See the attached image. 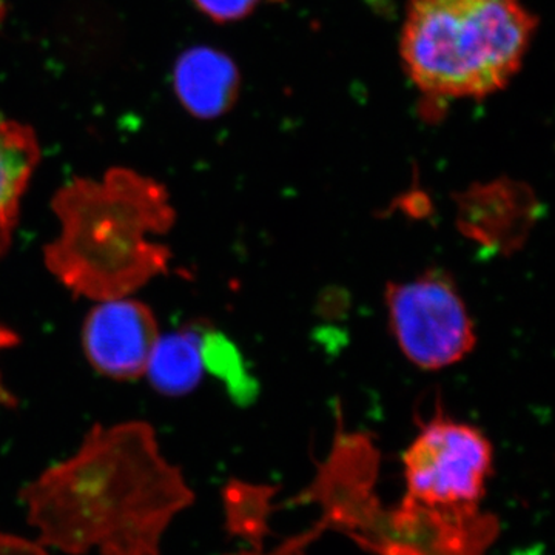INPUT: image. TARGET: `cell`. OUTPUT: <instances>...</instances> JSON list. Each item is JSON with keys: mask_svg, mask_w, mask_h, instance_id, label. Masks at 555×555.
<instances>
[{"mask_svg": "<svg viewBox=\"0 0 555 555\" xmlns=\"http://www.w3.org/2000/svg\"><path fill=\"white\" fill-rule=\"evenodd\" d=\"M40 545L65 555H160L175 518L195 500L145 422L96 425L75 454L21 492Z\"/></svg>", "mask_w": 555, "mask_h": 555, "instance_id": "cell-1", "label": "cell"}, {"mask_svg": "<svg viewBox=\"0 0 555 555\" xmlns=\"http://www.w3.org/2000/svg\"><path fill=\"white\" fill-rule=\"evenodd\" d=\"M60 235L43 248L51 275L75 297H130L169 272L171 251L155 241L175 224L166 188L129 169L101 181L78 178L51 201Z\"/></svg>", "mask_w": 555, "mask_h": 555, "instance_id": "cell-2", "label": "cell"}, {"mask_svg": "<svg viewBox=\"0 0 555 555\" xmlns=\"http://www.w3.org/2000/svg\"><path fill=\"white\" fill-rule=\"evenodd\" d=\"M535 28L520 0H411L401 57L429 96L485 98L517 75Z\"/></svg>", "mask_w": 555, "mask_h": 555, "instance_id": "cell-3", "label": "cell"}, {"mask_svg": "<svg viewBox=\"0 0 555 555\" xmlns=\"http://www.w3.org/2000/svg\"><path fill=\"white\" fill-rule=\"evenodd\" d=\"M406 495L398 509L448 542L494 534L495 518L481 511L494 469L491 441L477 427L438 409L420 425L403 456Z\"/></svg>", "mask_w": 555, "mask_h": 555, "instance_id": "cell-4", "label": "cell"}, {"mask_svg": "<svg viewBox=\"0 0 555 555\" xmlns=\"http://www.w3.org/2000/svg\"><path fill=\"white\" fill-rule=\"evenodd\" d=\"M385 305L398 349L423 371L454 366L476 347L465 299L443 270L387 284Z\"/></svg>", "mask_w": 555, "mask_h": 555, "instance_id": "cell-5", "label": "cell"}, {"mask_svg": "<svg viewBox=\"0 0 555 555\" xmlns=\"http://www.w3.org/2000/svg\"><path fill=\"white\" fill-rule=\"evenodd\" d=\"M158 320L144 302L124 297L98 301L82 328V346L94 371L116 382L141 378L159 338Z\"/></svg>", "mask_w": 555, "mask_h": 555, "instance_id": "cell-6", "label": "cell"}, {"mask_svg": "<svg viewBox=\"0 0 555 555\" xmlns=\"http://www.w3.org/2000/svg\"><path fill=\"white\" fill-rule=\"evenodd\" d=\"M537 199L531 190L509 179L476 185L459 198V228L467 238L494 251L509 254L528 238Z\"/></svg>", "mask_w": 555, "mask_h": 555, "instance_id": "cell-7", "label": "cell"}, {"mask_svg": "<svg viewBox=\"0 0 555 555\" xmlns=\"http://www.w3.org/2000/svg\"><path fill=\"white\" fill-rule=\"evenodd\" d=\"M173 86L188 112L201 119H211L232 108L238 96L240 73L221 51L199 47L179 57Z\"/></svg>", "mask_w": 555, "mask_h": 555, "instance_id": "cell-8", "label": "cell"}, {"mask_svg": "<svg viewBox=\"0 0 555 555\" xmlns=\"http://www.w3.org/2000/svg\"><path fill=\"white\" fill-rule=\"evenodd\" d=\"M39 156L38 138L31 127L0 118V259L13 243L22 198Z\"/></svg>", "mask_w": 555, "mask_h": 555, "instance_id": "cell-9", "label": "cell"}, {"mask_svg": "<svg viewBox=\"0 0 555 555\" xmlns=\"http://www.w3.org/2000/svg\"><path fill=\"white\" fill-rule=\"evenodd\" d=\"M207 324L189 326L159 335L153 347L145 375L163 396H188L198 387L206 372L203 338Z\"/></svg>", "mask_w": 555, "mask_h": 555, "instance_id": "cell-10", "label": "cell"}, {"mask_svg": "<svg viewBox=\"0 0 555 555\" xmlns=\"http://www.w3.org/2000/svg\"><path fill=\"white\" fill-rule=\"evenodd\" d=\"M203 352L206 371L224 378L235 396L246 397L248 377L236 347L224 335L207 326L204 331Z\"/></svg>", "mask_w": 555, "mask_h": 555, "instance_id": "cell-11", "label": "cell"}, {"mask_svg": "<svg viewBox=\"0 0 555 555\" xmlns=\"http://www.w3.org/2000/svg\"><path fill=\"white\" fill-rule=\"evenodd\" d=\"M201 13L219 24L240 21L255 10L259 0H193Z\"/></svg>", "mask_w": 555, "mask_h": 555, "instance_id": "cell-12", "label": "cell"}, {"mask_svg": "<svg viewBox=\"0 0 555 555\" xmlns=\"http://www.w3.org/2000/svg\"><path fill=\"white\" fill-rule=\"evenodd\" d=\"M0 555H53L35 539L0 529Z\"/></svg>", "mask_w": 555, "mask_h": 555, "instance_id": "cell-13", "label": "cell"}, {"mask_svg": "<svg viewBox=\"0 0 555 555\" xmlns=\"http://www.w3.org/2000/svg\"><path fill=\"white\" fill-rule=\"evenodd\" d=\"M20 341L21 339L17 337L16 332L3 326V324H0V353L5 352V350L13 349V347L20 345ZM0 406H16V397L7 389L2 377H0Z\"/></svg>", "mask_w": 555, "mask_h": 555, "instance_id": "cell-14", "label": "cell"}]
</instances>
